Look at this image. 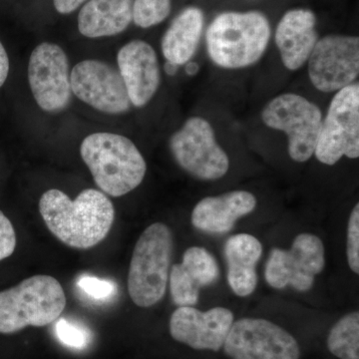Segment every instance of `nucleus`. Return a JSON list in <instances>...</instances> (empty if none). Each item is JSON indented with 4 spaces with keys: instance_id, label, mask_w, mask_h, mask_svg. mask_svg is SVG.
I'll use <instances>...</instances> for the list:
<instances>
[{
    "instance_id": "nucleus-24",
    "label": "nucleus",
    "mask_w": 359,
    "mask_h": 359,
    "mask_svg": "<svg viewBox=\"0 0 359 359\" xmlns=\"http://www.w3.org/2000/svg\"><path fill=\"white\" fill-rule=\"evenodd\" d=\"M55 332L59 341L70 348L84 349L91 341V334L87 328L66 318L56 323Z\"/></svg>"
},
{
    "instance_id": "nucleus-23",
    "label": "nucleus",
    "mask_w": 359,
    "mask_h": 359,
    "mask_svg": "<svg viewBox=\"0 0 359 359\" xmlns=\"http://www.w3.org/2000/svg\"><path fill=\"white\" fill-rule=\"evenodd\" d=\"M172 0H134L133 21L141 28L163 22L171 13Z\"/></svg>"
},
{
    "instance_id": "nucleus-5",
    "label": "nucleus",
    "mask_w": 359,
    "mask_h": 359,
    "mask_svg": "<svg viewBox=\"0 0 359 359\" xmlns=\"http://www.w3.org/2000/svg\"><path fill=\"white\" fill-rule=\"evenodd\" d=\"M172 252L173 235L167 224H152L138 238L128 273V292L136 306L150 308L164 297Z\"/></svg>"
},
{
    "instance_id": "nucleus-8",
    "label": "nucleus",
    "mask_w": 359,
    "mask_h": 359,
    "mask_svg": "<svg viewBox=\"0 0 359 359\" xmlns=\"http://www.w3.org/2000/svg\"><path fill=\"white\" fill-rule=\"evenodd\" d=\"M314 155L327 166L342 157H359V85L353 83L337 92L328 107Z\"/></svg>"
},
{
    "instance_id": "nucleus-12",
    "label": "nucleus",
    "mask_w": 359,
    "mask_h": 359,
    "mask_svg": "<svg viewBox=\"0 0 359 359\" xmlns=\"http://www.w3.org/2000/svg\"><path fill=\"white\" fill-rule=\"evenodd\" d=\"M308 62L314 88L325 93L339 91L358 79V37L332 34L318 39Z\"/></svg>"
},
{
    "instance_id": "nucleus-30",
    "label": "nucleus",
    "mask_w": 359,
    "mask_h": 359,
    "mask_svg": "<svg viewBox=\"0 0 359 359\" xmlns=\"http://www.w3.org/2000/svg\"><path fill=\"white\" fill-rule=\"evenodd\" d=\"M200 71V66L197 62H193V61H189L186 63V74L189 76H195L198 74Z\"/></svg>"
},
{
    "instance_id": "nucleus-14",
    "label": "nucleus",
    "mask_w": 359,
    "mask_h": 359,
    "mask_svg": "<svg viewBox=\"0 0 359 359\" xmlns=\"http://www.w3.org/2000/svg\"><path fill=\"white\" fill-rule=\"evenodd\" d=\"M233 321V311L222 306L207 311L194 306H179L170 320V334L191 348L219 351Z\"/></svg>"
},
{
    "instance_id": "nucleus-6",
    "label": "nucleus",
    "mask_w": 359,
    "mask_h": 359,
    "mask_svg": "<svg viewBox=\"0 0 359 359\" xmlns=\"http://www.w3.org/2000/svg\"><path fill=\"white\" fill-rule=\"evenodd\" d=\"M262 120L269 128L287 135L289 155L295 162L313 157L323 125V113L316 104L299 94H280L266 104Z\"/></svg>"
},
{
    "instance_id": "nucleus-17",
    "label": "nucleus",
    "mask_w": 359,
    "mask_h": 359,
    "mask_svg": "<svg viewBox=\"0 0 359 359\" xmlns=\"http://www.w3.org/2000/svg\"><path fill=\"white\" fill-rule=\"evenodd\" d=\"M316 25L313 11L302 8L287 11L278 22L276 44L287 69H299L308 62L318 40Z\"/></svg>"
},
{
    "instance_id": "nucleus-22",
    "label": "nucleus",
    "mask_w": 359,
    "mask_h": 359,
    "mask_svg": "<svg viewBox=\"0 0 359 359\" xmlns=\"http://www.w3.org/2000/svg\"><path fill=\"white\" fill-rule=\"evenodd\" d=\"M330 353L339 359H359V313L342 316L327 337Z\"/></svg>"
},
{
    "instance_id": "nucleus-27",
    "label": "nucleus",
    "mask_w": 359,
    "mask_h": 359,
    "mask_svg": "<svg viewBox=\"0 0 359 359\" xmlns=\"http://www.w3.org/2000/svg\"><path fill=\"white\" fill-rule=\"evenodd\" d=\"M15 248L16 235L13 224L0 211V261L11 257Z\"/></svg>"
},
{
    "instance_id": "nucleus-29",
    "label": "nucleus",
    "mask_w": 359,
    "mask_h": 359,
    "mask_svg": "<svg viewBox=\"0 0 359 359\" xmlns=\"http://www.w3.org/2000/svg\"><path fill=\"white\" fill-rule=\"evenodd\" d=\"M9 73V58L8 54L4 48V45L0 42V87L6 83Z\"/></svg>"
},
{
    "instance_id": "nucleus-9",
    "label": "nucleus",
    "mask_w": 359,
    "mask_h": 359,
    "mask_svg": "<svg viewBox=\"0 0 359 359\" xmlns=\"http://www.w3.org/2000/svg\"><path fill=\"white\" fill-rule=\"evenodd\" d=\"M325 266L323 241L313 233H299L290 250L275 248L271 250L264 278L273 289L283 290L290 285L297 292H308Z\"/></svg>"
},
{
    "instance_id": "nucleus-4",
    "label": "nucleus",
    "mask_w": 359,
    "mask_h": 359,
    "mask_svg": "<svg viewBox=\"0 0 359 359\" xmlns=\"http://www.w3.org/2000/svg\"><path fill=\"white\" fill-rule=\"evenodd\" d=\"M65 290L56 278L33 276L0 292V334H13L26 327H45L65 311Z\"/></svg>"
},
{
    "instance_id": "nucleus-11",
    "label": "nucleus",
    "mask_w": 359,
    "mask_h": 359,
    "mask_svg": "<svg viewBox=\"0 0 359 359\" xmlns=\"http://www.w3.org/2000/svg\"><path fill=\"white\" fill-rule=\"evenodd\" d=\"M69 60L59 45L43 42L33 49L28 63V82L37 105L45 112L57 113L69 105Z\"/></svg>"
},
{
    "instance_id": "nucleus-15",
    "label": "nucleus",
    "mask_w": 359,
    "mask_h": 359,
    "mask_svg": "<svg viewBox=\"0 0 359 359\" xmlns=\"http://www.w3.org/2000/svg\"><path fill=\"white\" fill-rule=\"evenodd\" d=\"M117 63L132 105H147L161 81L159 61L154 48L143 40H132L120 48Z\"/></svg>"
},
{
    "instance_id": "nucleus-19",
    "label": "nucleus",
    "mask_w": 359,
    "mask_h": 359,
    "mask_svg": "<svg viewBox=\"0 0 359 359\" xmlns=\"http://www.w3.org/2000/svg\"><path fill=\"white\" fill-rule=\"evenodd\" d=\"M228 266V283L238 297H249L257 289V264L263 254V245L250 233L231 236L224 244Z\"/></svg>"
},
{
    "instance_id": "nucleus-20",
    "label": "nucleus",
    "mask_w": 359,
    "mask_h": 359,
    "mask_svg": "<svg viewBox=\"0 0 359 359\" xmlns=\"http://www.w3.org/2000/svg\"><path fill=\"white\" fill-rule=\"evenodd\" d=\"M134 0H88L78 15V29L88 39L120 34L133 21Z\"/></svg>"
},
{
    "instance_id": "nucleus-1",
    "label": "nucleus",
    "mask_w": 359,
    "mask_h": 359,
    "mask_svg": "<svg viewBox=\"0 0 359 359\" xmlns=\"http://www.w3.org/2000/svg\"><path fill=\"white\" fill-rule=\"evenodd\" d=\"M39 211L48 230L63 244L86 250L107 237L115 209L106 194L87 189L72 201L62 191L52 189L42 195Z\"/></svg>"
},
{
    "instance_id": "nucleus-31",
    "label": "nucleus",
    "mask_w": 359,
    "mask_h": 359,
    "mask_svg": "<svg viewBox=\"0 0 359 359\" xmlns=\"http://www.w3.org/2000/svg\"><path fill=\"white\" fill-rule=\"evenodd\" d=\"M178 65H174V63L172 62H168V61L164 65L165 72H166L169 76H174V75H176L177 72H178Z\"/></svg>"
},
{
    "instance_id": "nucleus-16",
    "label": "nucleus",
    "mask_w": 359,
    "mask_h": 359,
    "mask_svg": "<svg viewBox=\"0 0 359 359\" xmlns=\"http://www.w3.org/2000/svg\"><path fill=\"white\" fill-rule=\"evenodd\" d=\"M216 259L205 248L192 247L184 252L181 264L170 271V292L178 306H193L199 301L200 290L218 280Z\"/></svg>"
},
{
    "instance_id": "nucleus-13",
    "label": "nucleus",
    "mask_w": 359,
    "mask_h": 359,
    "mask_svg": "<svg viewBox=\"0 0 359 359\" xmlns=\"http://www.w3.org/2000/svg\"><path fill=\"white\" fill-rule=\"evenodd\" d=\"M72 93L82 102L110 115L128 112V92L119 70L104 61L88 59L71 71Z\"/></svg>"
},
{
    "instance_id": "nucleus-21",
    "label": "nucleus",
    "mask_w": 359,
    "mask_h": 359,
    "mask_svg": "<svg viewBox=\"0 0 359 359\" xmlns=\"http://www.w3.org/2000/svg\"><path fill=\"white\" fill-rule=\"evenodd\" d=\"M204 28V14L197 7H189L177 16L162 39L163 55L176 65L188 63L197 51Z\"/></svg>"
},
{
    "instance_id": "nucleus-18",
    "label": "nucleus",
    "mask_w": 359,
    "mask_h": 359,
    "mask_svg": "<svg viewBox=\"0 0 359 359\" xmlns=\"http://www.w3.org/2000/svg\"><path fill=\"white\" fill-rule=\"evenodd\" d=\"M257 204V198L248 191L205 197L194 208L191 221L196 229L205 233H229L238 219L254 212Z\"/></svg>"
},
{
    "instance_id": "nucleus-2",
    "label": "nucleus",
    "mask_w": 359,
    "mask_h": 359,
    "mask_svg": "<svg viewBox=\"0 0 359 359\" xmlns=\"http://www.w3.org/2000/svg\"><path fill=\"white\" fill-rule=\"evenodd\" d=\"M80 155L96 185L106 195L122 197L140 186L147 164L136 145L123 135L99 132L88 135Z\"/></svg>"
},
{
    "instance_id": "nucleus-25",
    "label": "nucleus",
    "mask_w": 359,
    "mask_h": 359,
    "mask_svg": "<svg viewBox=\"0 0 359 359\" xmlns=\"http://www.w3.org/2000/svg\"><path fill=\"white\" fill-rule=\"evenodd\" d=\"M77 287L94 302L108 301L117 292L115 283L90 275L80 276L77 280Z\"/></svg>"
},
{
    "instance_id": "nucleus-3",
    "label": "nucleus",
    "mask_w": 359,
    "mask_h": 359,
    "mask_svg": "<svg viewBox=\"0 0 359 359\" xmlns=\"http://www.w3.org/2000/svg\"><path fill=\"white\" fill-rule=\"evenodd\" d=\"M269 39L271 26L263 13H224L208 28L205 43L215 65L226 69H240L262 58Z\"/></svg>"
},
{
    "instance_id": "nucleus-26",
    "label": "nucleus",
    "mask_w": 359,
    "mask_h": 359,
    "mask_svg": "<svg viewBox=\"0 0 359 359\" xmlns=\"http://www.w3.org/2000/svg\"><path fill=\"white\" fill-rule=\"evenodd\" d=\"M346 257L349 268L359 273V205H354L347 226Z\"/></svg>"
},
{
    "instance_id": "nucleus-7",
    "label": "nucleus",
    "mask_w": 359,
    "mask_h": 359,
    "mask_svg": "<svg viewBox=\"0 0 359 359\" xmlns=\"http://www.w3.org/2000/svg\"><path fill=\"white\" fill-rule=\"evenodd\" d=\"M170 150L180 167L195 178L215 181L228 173L230 160L216 140L212 125L202 117L187 120L170 138Z\"/></svg>"
},
{
    "instance_id": "nucleus-28",
    "label": "nucleus",
    "mask_w": 359,
    "mask_h": 359,
    "mask_svg": "<svg viewBox=\"0 0 359 359\" xmlns=\"http://www.w3.org/2000/svg\"><path fill=\"white\" fill-rule=\"evenodd\" d=\"M88 0H53L54 7L60 14H70Z\"/></svg>"
},
{
    "instance_id": "nucleus-10",
    "label": "nucleus",
    "mask_w": 359,
    "mask_h": 359,
    "mask_svg": "<svg viewBox=\"0 0 359 359\" xmlns=\"http://www.w3.org/2000/svg\"><path fill=\"white\" fill-rule=\"evenodd\" d=\"M231 359H299L297 339L285 328L264 318L233 321L224 344Z\"/></svg>"
}]
</instances>
